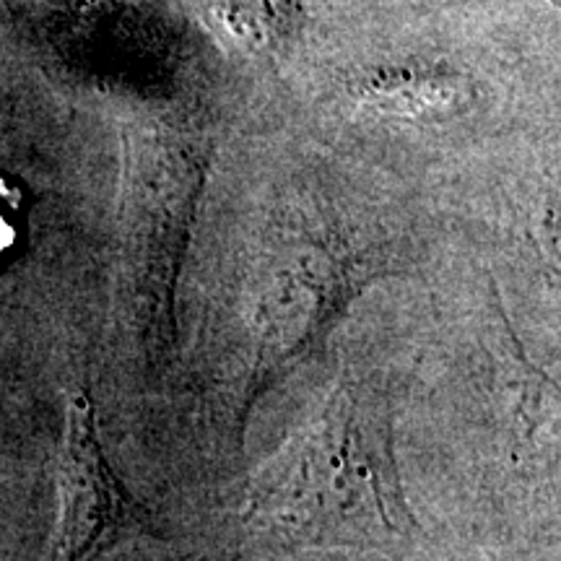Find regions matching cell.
<instances>
[{
	"instance_id": "6da1fadb",
	"label": "cell",
	"mask_w": 561,
	"mask_h": 561,
	"mask_svg": "<svg viewBox=\"0 0 561 561\" xmlns=\"http://www.w3.org/2000/svg\"><path fill=\"white\" fill-rule=\"evenodd\" d=\"M248 504V523L289 543L403 533L413 517L388 401L364 382H341L318 416L257 473Z\"/></svg>"
},
{
	"instance_id": "7a4b0ae2",
	"label": "cell",
	"mask_w": 561,
	"mask_h": 561,
	"mask_svg": "<svg viewBox=\"0 0 561 561\" xmlns=\"http://www.w3.org/2000/svg\"><path fill=\"white\" fill-rule=\"evenodd\" d=\"M149 530V512L104 458L94 405L83 392H70L58 455V525L47 561H96L125 538Z\"/></svg>"
},
{
	"instance_id": "3957f363",
	"label": "cell",
	"mask_w": 561,
	"mask_h": 561,
	"mask_svg": "<svg viewBox=\"0 0 561 561\" xmlns=\"http://www.w3.org/2000/svg\"><path fill=\"white\" fill-rule=\"evenodd\" d=\"M5 195H9V191H3V182H0V252H3L13 242V224L9 221V216H3Z\"/></svg>"
}]
</instances>
